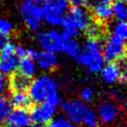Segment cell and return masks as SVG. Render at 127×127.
Segmentation results:
<instances>
[{"instance_id": "31", "label": "cell", "mask_w": 127, "mask_h": 127, "mask_svg": "<svg viewBox=\"0 0 127 127\" xmlns=\"http://www.w3.org/2000/svg\"><path fill=\"white\" fill-rule=\"evenodd\" d=\"M64 123H65V119L58 118V119H55V120L49 122L45 127H63Z\"/></svg>"}, {"instance_id": "28", "label": "cell", "mask_w": 127, "mask_h": 127, "mask_svg": "<svg viewBox=\"0 0 127 127\" xmlns=\"http://www.w3.org/2000/svg\"><path fill=\"white\" fill-rule=\"evenodd\" d=\"M80 97L84 103H90L94 98V90L90 87H85L80 93Z\"/></svg>"}, {"instance_id": "27", "label": "cell", "mask_w": 127, "mask_h": 127, "mask_svg": "<svg viewBox=\"0 0 127 127\" xmlns=\"http://www.w3.org/2000/svg\"><path fill=\"white\" fill-rule=\"evenodd\" d=\"M24 24L31 32H37L40 29V21L32 19V17H24Z\"/></svg>"}, {"instance_id": "37", "label": "cell", "mask_w": 127, "mask_h": 127, "mask_svg": "<svg viewBox=\"0 0 127 127\" xmlns=\"http://www.w3.org/2000/svg\"><path fill=\"white\" fill-rule=\"evenodd\" d=\"M126 79H127V77H126V73L124 72V71H122V72H121V75H120V78H119V81L121 82V83H125L126 82Z\"/></svg>"}, {"instance_id": "1", "label": "cell", "mask_w": 127, "mask_h": 127, "mask_svg": "<svg viewBox=\"0 0 127 127\" xmlns=\"http://www.w3.org/2000/svg\"><path fill=\"white\" fill-rule=\"evenodd\" d=\"M29 97L36 104L48 103L57 107L60 103V96L56 81L48 75H41L29 84Z\"/></svg>"}, {"instance_id": "40", "label": "cell", "mask_w": 127, "mask_h": 127, "mask_svg": "<svg viewBox=\"0 0 127 127\" xmlns=\"http://www.w3.org/2000/svg\"><path fill=\"white\" fill-rule=\"evenodd\" d=\"M116 1H119V2H125V1H126V0H116Z\"/></svg>"}, {"instance_id": "30", "label": "cell", "mask_w": 127, "mask_h": 127, "mask_svg": "<svg viewBox=\"0 0 127 127\" xmlns=\"http://www.w3.org/2000/svg\"><path fill=\"white\" fill-rule=\"evenodd\" d=\"M8 87V82H7L6 76H3L0 74V96L6 93Z\"/></svg>"}, {"instance_id": "11", "label": "cell", "mask_w": 127, "mask_h": 127, "mask_svg": "<svg viewBox=\"0 0 127 127\" xmlns=\"http://www.w3.org/2000/svg\"><path fill=\"white\" fill-rule=\"evenodd\" d=\"M7 121L9 124L18 127H29L31 124L30 113L25 109H15L11 110Z\"/></svg>"}, {"instance_id": "35", "label": "cell", "mask_w": 127, "mask_h": 127, "mask_svg": "<svg viewBox=\"0 0 127 127\" xmlns=\"http://www.w3.org/2000/svg\"><path fill=\"white\" fill-rule=\"evenodd\" d=\"M36 53H37V51H36L35 49H33V48L26 49V57H27V58H30V59H32V60H33Z\"/></svg>"}, {"instance_id": "14", "label": "cell", "mask_w": 127, "mask_h": 127, "mask_svg": "<svg viewBox=\"0 0 127 127\" xmlns=\"http://www.w3.org/2000/svg\"><path fill=\"white\" fill-rule=\"evenodd\" d=\"M9 103L15 109H26L31 106L32 101L28 94H26L24 91H19L14 92L11 95Z\"/></svg>"}, {"instance_id": "4", "label": "cell", "mask_w": 127, "mask_h": 127, "mask_svg": "<svg viewBox=\"0 0 127 127\" xmlns=\"http://www.w3.org/2000/svg\"><path fill=\"white\" fill-rule=\"evenodd\" d=\"M69 37L66 33L60 32L57 29H51L39 32L36 35V40L43 50L58 54L63 53L65 42Z\"/></svg>"}, {"instance_id": "36", "label": "cell", "mask_w": 127, "mask_h": 127, "mask_svg": "<svg viewBox=\"0 0 127 127\" xmlns=\"http://www.w3.org/2000/svg\"><path fill=\"white\" fill-rule=\"evenodd\" d=\"M8 42V39H7V36L3 35V34H0V49L3 47Z\"/></svg>"}, {"instance_id": "8", "label": "cell", "mask_w": 127, "mask_h": 127, "mask_svg": "<svg viewBox=\"0 0 127 127\" xmlns=\"http://www.w3.org/2000/svg\"><path fill=\"white\" fill-rule=\"evenodd\" d=\"M57 109L55 106H52L48 103H40L37 106L32 108L30 113L31 123H33L36 126H41L47 124L54 119L56 115Z\"/></svg>"}, {"instance_id": "34", "label": "cell", "mask_w": 127, "mask_h": 127, "mask_svg": "<svg viewBox=\"0 0 127 127\" xmlns=\"http://www.w3.org/2000/svg\"><path fill=\"white\" fill-rule=\"evenodd\" d=\"M69 2V5H71L73 7H82L85 5V2L86 0H68Z\"/></svg>"}, {"instance_id": "22", "label": "cell", "mask_w": 127, "mask_h": 127, "mask_svg": "<svg viewBox=\"0 0 127 127\" xmlns=\"http://www.w3.org/2000/svg\"><path fill=\"white\" fill-rule=\"evenodd\" d=\"M83 124L87 127H97L99 121L97 116H96V113L94 110H92L91 109H88L85 113V117H84Z\"/></svg>"}, {"instance_id": "5", "label": "cell", "mask_w": 127, "mask_h": 127, "mask_svg": "<svg viewBox=\"0 0 127 127\" xmlns=\"http://www.w3.org/2000/svg\"><path fill=\"white\" fill-rule=\"evenodd\" d=\"M68 0H45L43 10L44 19L46 24L52 27L60 26L61 21L69 11Z\"/></svg>"}, {"instance_id": "9", "label": "cell", "mask_w": 127, "mask_h": 127, "mask_svg": "<svg viewBox=\"0 0 127 127\" xmlns=\"http://www.w3.org/2000/svg\"><path fill=\"white\" fill-rule=\"evenodd\" d=\"M96 112L98 121L104 124H110L114 123L118 118L119 109L114 103L110 101H104L98 105Z\"/></svg>"}, {"instance_id": "18", "label": "cell", "mask_w": 127, "mask_h": 127, "mask_svg": "<svg viewBox=\"0 0 127 127\" xmlns=\"http://www.w3.org/2000/svg\"><path fill=\"white\" fill-rule=\"evenodd\" d=\"M110 7L112 11V17H114L118 21H125L127 18V8L124 2L116 1Z\"/></svg>"}, {"instance_id": "29", "label": "cell", "mask_w": 127, "mask_h": 127, "mask_svg": "<svg viewBox=\"0 0 127 127\" xmlns=\"http://www.w3.org/2000/svg\"><path fill=\"white\" fill-rule=\"evenodd\" d=\"M29 17H32V19H34L36 21H41L44 19V10H43V7H40L39 5H35L34 7H32V9L31 11Z\"/></svg>"}, {"instance_id": "33", "label": "cell", "mask_w": 127, "mask_h": 127, "mask_svg": "<svg viewBox=\"0 0 127 127\" xmlns=\"http://www.w3.org/2000/svg\"><path fill=\"white\" fill-rule=\"evenodd\" d=\"M15 55L17 56V58H20V59L26 57V48L21 46H15Z\"/></svg>"}, {"instance_id": "2", "label": "cell", "mask_w": 127, "mask_h": 127, "mask_svg": "<svg viewBox=\"0 0 127 127\" xmlns=\"http://www.w3.org/2000/svg\"><path fill=\"white\" fill-rule=\"evenodd\" d=\"M78 64L86 67L90 72L97 73L104 66L105 60L102 57V47L96 39H88L75 59Z\"/></svg>"}, {"instance_id": "20", "label": "cell", "mask_w": 127, "mask_h": 127, "mask_svg": "<svg viewBox=\"0 0 127 127\" xmlns=\"http://www.w3.org/2000/svg\"><path fill=\"white\" fill-rule=\"evenodd\" d=\"M111 35L125 41L127 38V24L125 21H117L111 26Z\"/></svg>"}, {"instance_id": "16", "label": "cell", "mask_w": 127, "mask_h": 127, "mask_svg": "<svg viewBox=\"0 0 127 127\" xmlns=\"http://www.w3.org/2000/svg\"><path fill=\"white\" fill-rule=\"evenodd\" d=\"M92 8L94 16L99 21H108L112 18V11L109 5H95Z\"/></svg>"}, {"instance_id": "24", "label": "cell", "mask_w": 127, "mask_h": 127, "mask_svg": "<svg viewBox=\"0 0 127 127\" xmlns=\"http://www.w3.org/2000/svg\"><path fill=\"white\" fill-rule=\"evenodd\" d=\"M13 32V24L6 19H0V34L9 35Z\"/></svg>"}, {"instance_id": "21", "label": "cell", "mask_w": 127, "mask_h": 127, "mask_svg": "<svg viewBox=\"0 0 127 127\" xmlns=\"http://www.w3.org/2000/svg\"><path fill=\"white\" fill-rule=\"evenodd\" d=\"M11 111V105L9 100L5 96H0V124L7 120L8 114Z\"/></svg>"}, {"instance_id": "10", "label": "cell", "mask_w": 127, "mask_h": 127, "mask_svg": "<svg viewBox=\"0 0 127 127\" xmlns=\"http://www.w3.org/2000/svg\"><path fill=\"white\" fill-rule=\"evenodd\" d=\"M33 60L36 64V67L43 71H49L55 69L59 62L57 54L46 50L37 52Z\"/></svg>"}, {"instance_id": "13", "label": "cell", "mask_w": 127, "mask_h": 127, "mask_svg": "<svg viewBox=\"0 0 127 127\" xmlns=\"http://www.w3.org/2000/svg\"><path fill=\"white\" fill-rule=\"evenodd\" d=\"M17 70L19 71V74L26 79H32L35 76L37 67L32 59L24 57L21 60H19Z\"/></svg>"}, {"instance_id": "17", "label": "cell", "mask_w": 127, "mask_h": 127, "mask_svg": "<svg viewBox=\"0 0 127 127\" xmlns=\"http://www.w3.org/2000/svg\"><path fill=\"white\" fill-rule=\"evenodd\" d=\"M82 47L80 46V44L78 43L72 37H69L65 42V46H64L63 53H65L67 56L72 59H76L78 55L81 52Z\"/></svg>"}, {"instance_id": "3", "label": "cell", "mask_w": 127, "mask_h": 127, "mask_svg": "<svg viewBox=\"0 0 127 127\" xmlns=\"http://www.w3.org/2000/svg\"><path fill=\"white\" fill-rule=\"evenodd\" d=\"M91 24V17L88 11L82 7H72L67 16H64L60 26L63 32L70 37H77L80 32Z\"/></svg>"}, {"instance_id": "19", "label": "cell", "mask_w": 127, "mask_h": 127, "mask_svg": "<svg viewBox=\"0 0 127 127\" xmlns=\"http://www.w3.org/2000/svg\"><path fill=\"white\" fill-rule=\"evenodd\" d=\"M9 85L14 92L25 91L29 86V80L26 78L21 76L20 74H16L10 79Z\"/></svg>"}, {"instance_id": "6", "label": "cell", "mask_w": 127, "mask_h": 127, "mask_svg": "<svg viewBox=\"0 0 127 127\" xmlns=\"http://www.w3.org/2000/svg\"><path fill=\"white\" fill-rule=\"evenodd\" d=\"M89 108L79 99H70L62 102L61 111L69 122L73 124H83V120Z\"/></svg>"}, {"instance_id": "38", "label": "cell", "mask_w": 127, "mask_h": 127, "mask_svg": "<svg viewBox=\"0 0 127 127\" xmlns=\"http://www.w3.org/2000/svg\"><path fill=\"white\" fill-rule=\"evenodd\" d=\"M63 127H76V126H75V124H71V122H69V121L65 120V123H64Z\"/></svg>"}, {"instance_id": "26", "label": "cell", "mask_w": 127, "mask_h": 127, "mask_svg": "<svg viewBox=\"0 0 127 127\" xmlns=\"http://www.w3.org/2000/svg\"><path fill=\"white\" fill-rule=\"evenodd\" d=\"M85 33H86V35L88 36L89 39H96L100 35V33H101V30L99 28V26L95 24H90L87 27V28L85 29Z\"/></svg>"}, {"instance_id": "39", "label": "cell", "mask_w": 127, "mask_h": 127, "mask_svg": "<svg viewBox=\"0 0 127 127\" xmlns=\"http://www.w3.org/2000/svg\"><path fill=\"white\" fill-rule=\"evenodd\" d=\"M7 127H18V126H15V125H12V124H9V125H7Z\"/></svg>"}, {"instance_id": "15", "label": "cell", "mask_w": 127, "mask_h": 127, "mask_svg": "<svg viewBox=\"0 0 127 127\" xmlns=\"http://www.w3.org/2000/svg\"><path fill=\"white\" fill-rule=\"evenodd\" d=\"M19 58L16 55L5 60H0V74L3 76H9L14 73L18 67Z\"/></svg>"}, {"instance_id": "7", "label": "cell", "mask_w": 127, "mask_h": 127, "mask_svg": "<svg viewBox=\"0 0 127 127\" xmlns=\"http://www.w3.org/2000/svg\"><path fill=\"white\" fill-rule=\"evenodd\" d=\"M124 54L125 41L113 35L108 37L102 48V57L104 60L109 63H113L116 60H123Z\"/></svg>"}, {"instance_id": "12", "label": "cell", "mask_w": 127, "mask_h": 127, "mask_svg": "<svg viewBox=\"0 0 127 127\" xmlns=\"http://www.w3.org/2000/svg\"><path fill=\"white\" fill-rule=\"evenodd\" d=\"M100 76L102 81L107 85H113L116 82L119 81L122 70L119 65L115 63H109L107 65H104L101 69Z\"/></svg>"}, {"instance_id": "23", "label": "cell", "mask_w": 127, "mask_h": 127, "mask_svg": "<svg viewBox=\"0 0 127 127\" xmlns=\"http://www.w3.org/2000/svg\"><path fill=\"white\" fill-rule=\"evenodd\" d=\"M15 55V46L14 44L7 42L5 46L0 49V60L8 59Z\"/></svg>"}, {"instance_id": "32", "label": "cell", "mask_w": 127, "mask_h": 127, "mask_svg": "<svg viewBox=\"0 0 127 127\" xmlns=\"http://www.w3.org/2000/svg\"><path fill=\"white\" fill-rule=\"evenodd\" d=\"M111 0H86L85 4H87L89 6H95V5H109Z\"/></svg>"}, {"instance_id": "25", "label": "cell", "mask_w": 127, "mask_h": 127, "mask_svg": "<svg viewBox=\"0 0 127 127\" xmlns=\"http://www.w3.org/2000/svg\"><path fill=\"white\" fill-rule=\"evenodd\" d=\"M34 6H35V4L32 3L30 0H24L23 2H21V6H20V11H21V14L23 16V18L30 16V13Z\"/></svg>"}]
</instances>
